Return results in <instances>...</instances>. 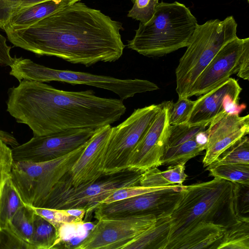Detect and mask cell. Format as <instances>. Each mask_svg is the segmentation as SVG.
I'll list each match as a JSON object with an SVG mask.
<instances>
[{"label":"cell","mask_w":249,"mask_h":249,"mask_svg":"<svg viewBox=\"0 0 249 249\" xmlns=\"http://www.w3.org/2000/svg\"><path fill=\"white\" fill-rule=\"evenodd\" d=\"M34 214L32 207L25 204L18 210L8 223L19 238L30 245L33 233Z\"/></svg>","instance_id":"26"},{"label":"cell","mask_w":249,"mask_h":249,"mask_svg":"<svg viewBox=\"0 0 249 249\" xmlns=\"http://www.w3.org/2000/svg\"><path fill=\"white\" fill-rule=\"evenodd\" d=\"M168 186L144 187L141 185H136L119 188L112 192L109 196L101 202V204H107L115 202L143 194L163 189Z\"/></svg>","instance_id":"33"},{"label":"cell","mask_w":249,"mask_h":249,"mask_svg":"<svg viewBox=\"0 0 249 249\" xmlns=\"http://www.w3.org/2000/svg\"><path fill=\"white\" fill-rule=\"evenodd\" d=\"M210 174L214 178L232 182L249 184V164L231 163L207 167Z\"/></svg>","instance_id":"28"},{"label":"cell","mask_w":249,"mask_h":249,"mask_svg":"<svg viewBox=\"0 0 249 249\" xmlns=\"http://www.w3.org/2000/svg\"><path fill=\"white\" fill-rule=\"evenodd\" d=\"M123 29L121 22L78 1L26 28L4 31L16 47L89 67L122 56Z\"/></svg>","instance_id":"1"},{"label":"cell","mask_w":249,"mask_h":249,"mask_svg":"<svg viewBox=\"0 0 249 249\" xmlns=\"http://www.w3.org/2000/svg\"><path fill=\"white\" fill-rule=\"evenodd\" d=\"M248 46L249 37L240 38L237 36L225 44L196 79L188 97L200 96L237 74L241 56Z\"/></svg>","instance_id":"14"},{"label":"cell","mask_w":249,"mask_h":249,"mask_svg":"<svg viewBox=\"0 0 249 249\" xmlns=\"http://www.w3.org/2000/svg\"><path fill=\"white\" fill-rule=\"evenodd\" d=\"M68 213L83 221V218L86 215V211L79 208H71L66 209Z\"/></svg>","instance_id":"40"},{"label":"cell","mask_w":249,"mask_h":249,"mask_svg":"<svg viewBox=\"0 0 249 249\" xmlns=\"http://www.w3.org/2000/svg\"><path fill=\"white\" fill-rule=\"evenodd\" d=\"M185 163L170 166L165 171H160L157 167L143 172L140 179L141 186L144 187H164L182 184L187 175L185 173Z\"/></svg>","instance_id":"22"},{"label":"cell","mask_w":249,"mask_h":249,"mask_svg":"<svg viewBox=\"0 0 249 249\" xmlns=\"http://www.w3.org/2000/svg\"><path fill=\"white\" fill-rule=\"evenodd\" d=\"M88 142L53 160L14 161L11 179L24 203L32 207H40L53 187L73 165Z\"/></svg>","instance_id":"8"},{"label":"cell","mask_w":249,"mask_h":249,"mask_svg":"<svg viewBox=\"0 0 249 249\" xmlns=\"http://www.w3.org/2000/svg\"><path fill=\"white\" fill-rule=\"evenodd\" d=\"M161 104L135 109L130 116L112 127L106 149L103 172L108 175L128 169L131 155L160 109Z\"/></svg>","instance_id":"9"},{"label":"cell","mask_w":249,"mask_h":249,"mask_svg":"<svg viewBox=\"0 0 249 249\" xmlns=\"http://www.w3.org/2000/svg\"><path fill=\"white\" fill-rule=\"evenodd\" d=\"M22 0H0V28L3 30L16 13Z\"/></svg>","instance_id":"37"},{"label":"cell","mask_w":249,"mask_h":249,"mask_svg":"<svg viewBox=\"0 0 249 249\" xmlns=\"http://www.w3.org/2000/svg\"><path fill=\"white\" fill-rule=\"evenodd\" d=\"M195 101L189 98H178L175 103H172L169 115L171 125L186 123L193 107Z\"/></svg>","instance_id":"32"},{"label":"cell","mask_w":249,"mask_h":249,"mask_svg":"<svg viewBox=\"0 0 249 249\" xmlns=\"http://www.w3.org/2000/svg\"><path fill=\"white\" fill-rule=\"evenodd\" d=\"M11 47L8 45L6 38L0 33V66L10 67L16 56L10 54Z\"/></svg>","instance_id":"38"},{"label":"cell","mask_w":249,"mask_h":249,"mask_svg":"<svg viewBox=\"0 0 249 249\" xmlns=\"http://www.w3.org/2000/svg\"><path fill=\"white\" fill-rule=\"evenodd\" d=\"M226 228L219 224L200 223L180 240L174 249H216Z\"/></svg>","instance_id":"19"},{"label":"cell","mask_w":249,"mask_h":249,"mask_svg":"<svg viewBox=\"0 0 249 249\" xmlns=\"http://www.w3.org/2000/svg\"><path fill=\"white\" fill-rule=\"evenodd\" d=\"M234 183L222 179L185 186L170 214V228L165 249H174L200 223L227 228L238 219L234 204Z\"/></svg>","instance_id":"3"},{"label":"cell","mask_w":249,"mask_h":249,"mask_svg":"<svg viewBox=\"0 0 249 249\" xmlns=\"http://www.w3.org/2000/svg\"><path fill=\"white\" fill-rule=\"evenodd\" d=\"M203 166L207 167L228 148L249 133V115L240 116L224 111L209 124Z\"/></svg>","instance_id":"16"},{"label":"cell","mask_w":249,"mask_h":249,"mask_svg":"<svg viewBox=\"0 0 249 249\" xmlns=\"http://www.w3.org/2000/svg\"><path fill=\"white\" fill-rule=\"evenodd\" d=\"M10 67L9 74L19 82L22 80L40 82L58 81L72 85H86L113 92L122 100L133 97L138 93L159 89L156 84L147 80L121 79L86 72L54 69L22 57H16Z\"/></svg>","instance_id":"6"},{"label":"cell","mask_w":249,"mask_h":249,"mask_svg":"<svg viewBox=\"0 0 249 249\" xmlns=\"http://www.w3.org/2000/svg\"><path fill=\"white\" fill-rule=\"evenodd\" d=\"M24 204L9 178L3 186L0 197V228L5 227L18 210Z\"/></svg>","instance_id":"25"},{"label":"cell","mask_w":249,"mask_h":249,"mask_svg":"<svg viewBox=\"0 0 249 249\" xmlns=\"http://www.w3.org/2000/svg\"><path fill=\"white\" fill-rule=\"evenodd\" d=\"M80 0H50L23 9L10 19L3 28L20 29L26 28L45 17Z\"/></svg>","instance_id":"18"},{"label":"cell","mask_w":249,"mask_h":249,"mask_svg":"<svg viewBox=\"0 0 249 249\" xmlns=\"http://www.w3.org/2000/svg\"><path fill=\"white\" fill-rule=\"evenodd\" d=\"M112 127L108 124L95 130L78 158L60 181L76 186L92 183L104 175V156Z\"/></svg>","instance_id":"15"},{"label":"cell","mask_w":249,"mask_h":249,"mask_svg":"<svg viewBox=\"0 0 249 249\" xmlns=\"http://www.w3.org/2000/svg\"><path fill=\"white\" fill-rule=\"evenodd\" d=\"M207 126L206 125L190 126L186 123L171 125L165 148L177 146L193 139L198 133L206 130Z\"/></svg>","instance_id":"31"},{"label":"cell","mask_w":249,"mask_h":249,"mask_svg":"<svg viewBox=\"0 0 249 249\" xmlns=\"http://www.w3.org/2000/svg\"><path fill=\"white\" fill-rule=\"evenodd\" d=\"M0 249H33L31 245L19 238L8 224L0 228Z\"/></svg>","instance_id":"36"},{"label":"cell","mask_w":249,"mask_h":249,"mask_svg":"<svg viewBox=\"0 0 249 249\" xmlns=\"http://www.w3.org/2000/svg\"><path fill=\"white\" fill-rule=\"evenodd\" d=\"M7 111L27 125L34 137L67 130H96L118 121L126 108L121 99L101 97L92 90L71 91L34 81L22 80L8 89Z\"/></svg>","instance_id":"2"},{"label":"cell","mask_w":249,"mask_h":249,"mask_svg":"<svg viewBox=\"0 0 249 249\" xmlns=\"http://www.w3.org/2000/svg\"><path fill=\"white\" fill-rule=\"evenodd\" d=\"M143 172L127 169L108 175L104 174L96 181L73 186L59 181L53 187L40 207L56 209L79 208L86 215L92 212L115 190L140 185Z\"/></svg>","instance_id":"7"},{"label":"cell","mask_w":249,"mask_h":249,"mask_svg":"<svg viewBox=\"0 0 249 249\" xmlns=\"http://www.w3.org/2000/svg\"><path fill=\"white\" fill-rule=\"evenodd\" d=\"M98 221L76 249H124L150 228L157 217L152 214L95 215Z\"/></svg>","instance_id":"10"},{"label":"cell","mask_w":249,"mask_h":249,"mask_svg":"<svg viewBox=\"0 0 249 249\" xmlns=\"http://www.w3.org/2000/svg\"><path fill=\"white\" fill-rule=\"evenodd\" d=\"M48 0H22L21 2L16 13L23 9L27 8L36 4Z\"/></svg>","instance_id":"41"},{"label":"cell","mask_w":249,"mask_h":249,"mask_svg":"<svg viewBox=\"0 0 249 249\" xmlns=\"http://www.w3.org/2000/svg\"><path fill=\"white\" fill-rule=\"evenodd\" d=\"M16 143L12 135L0 130V197L6 181L11 178L14 161L12 149L7 144L12 146Z\"/></svg>","instance_id":"29"},{"label":"cell","mask_w":249,"mask_h":249,"mask_svg":"<svg viewBox=\"0 0 249 249\" xmlns=\"http://www.w3.org/2000/svg\"><path fill=\"white\" fill-rule=\"evenodd\" d=\"M173 101L161 103L160 110L134 149L128 169L144 172L161 165V159L169 138V111Z\"/></svg>","instance_id":"13"},{"label":"cell","mask_w":249,"mask_h":249,"mask_svg":"<svg viewBox=\"0 0 249 249\" xmlns=\"http://www.w3.org/2000/svg\"><path fill=\"white\" fill-rule=\"evenodd\" d=\"M170 228V215L158 218L150 228L129 243L124 249H165Z\"/></svg>","instance_id":"21"},{"label":"cell","mask_w":249,"mask_h":249,"mask_svg":"<svg viewBox=\"0 0 249 249\" xmlns=\"http://www.w3.org/2000/svg\"><path fill=\"white\" fill-rule=\"evenodd\" d=\"M197 24L184 4L161 1L148 21L140 23L127 47L145 56H162L187 47Z\"/></svg>","instance_id":"4"},{"label":"cell","mask_w":249,"mask_h":249,"mask_svg":"<svg viewBox=\"0 0 249 249\" xmlns=\"http://www.w3.org/2000/svg\"><path fill=\"white\" fill-rule=\"evenodd\" d=\"M34 212L52 224L61 239L62 229L68 225H79L83 221L69 214L66 209H56L31 206Z\"/></svg>","instance_id":"30"},{"label":"cell","mask_w":249,"mask_h":249,"mask_svg":"<svg viewBox=\"0 0 249 249\" xmlns=\"http://www.w3.org/2000/svg\"><path fill=\"white\" fill-rule=\"evenodd\" d=\"M231 163L249 164V139L247 136L233 143L207 167Z\"/></svg>","instance_id":"27"},{"label":"cell","mask_w":249,"mask_h":249,"mask_svg":"<svg viewBox=\"0 0 249 249\" xmlns=\"http://www.w3.org/2000/svg\"><path fill=\"white\" fill-rule=\"evenodd\" d=\"M61 241L54 227L35 213L33 233L30 242L33 249H54Z\"/></svg>","instance_id":"23"},{"label":"cell","mask_w":249,"mask_h":249,"mask_svg":"<svg viewBox=\"0 0 249 249\" xmlns=\"http://www.w3.org/2000/svg\"><path fill=\"white\" fill-rule=\"evenodd\" d=\"M233 16L197 24L175 70L178 98H189L194 82L221 48L237 36Z\"/></svg>","instance_id":"5"},{"label":"cell","mask_w":249,"mask_h":249,"mask_svg":"<svg viewBox=\"0 0 249 249\" xmlns=\"http://www.w3.org/2000/svg\"><path fill=\"white\" fill-rule=\"evenodd\" d=\"M234 183L236 216L238 219H249V184Z\"/></svg>","instance_id":"35"},{"label":"cell","mask_w":249,"mask_h":249,"mask_svg":"<svg viewBox=\"0 0 249 249\" xmlns=\"http://www.w3.org/2000/svg\"><path fill=\"white\" fill-rule=\"evenodd\" d=\"M95 130L76 128L46 136L33 137L12 149L14 161L43 162L65 156L87 143Z\"/></svg>","instance_id":"11"},{"label":"cell","mask_w":249,"mask_h":249,"mask_svg":"<svg viewBox=\"0 0 249 249\" xmlns=\"http://www.w3.org/2000/svg\"><path fill=\"white\" fill-rule=\"evenodd\" d=\"M248 2H249V0H246Z\"/></svg>","instance_id":"42"},{"label":"cell","mask_w":249,"mask_h":249,"mask_svg":"<svg viewBox=\"0 0 249 249\" xmlns=\"http://www.w3.org/2000/svg\"><path fill=\"white\" fill-rule=\"evenodd\" d=\"M159 0H132L133 5L127 17L144 23L152 17Z\"/></svg>","instance_id":"34"},{"label":"cell","mask_w":249,"mask_h":249,"mask_svg":"<svg viewBox=\"0 0 249 249\" xmlns=\"http://www.w3.org/2000/svg\"><path fill=\"white\" fill-rule=\"evenodd\" d=\"M216 249H249V219H239L227 227Z\"/></svg>","instance_id":"24"},{"label":"cell","mask_w":249,"mask_h":249,"mask_svg":"<svg viewBox=\"0 0 249 249\" xmlns=\"http://www.w3.org/2000/svg\"><path fill=\"white\" fill-rule=\"evenodd\" d=\"M185 186L166 188L107 203L94 210L95 216L108 214H152L158 218L170 214L181 196Z\"/></svg>","instance_id":"12"},{"label":"cell","mask_w":249,"mask_h":249,"mask_svg":"<svg viewBox=\"0 0 249 249\" xmlns=\"http://www.w3.org/2000/svg\"><path fill=\"white\" fill-rule=\"evenodd\" d=\"M242 88L237 81L230 78L195 101L193 107L186 124L190 126L209 125L223 112L224 102L230 96L239 101Z\"/></svg>","instance_id":"17"},{"label":"cell","mask_w":249,"mask_h":249,"mask_svg":"<svg viewBox=\"0 0 249 249\" xmlns=\"http://www.w3.org/2000/svg\"><path fill=\"white\" fill-rule=\"evenodd\" d=\"M208 141L206 130L198 133L193 139L179 145L165 148L161 159V165H175L186 163L205 150Z\"/></svg>","instance_id":"20"},{"label":"cell","mask_w":249,"mask_h":249,"mask_svg":"<svg viewBox=\"0 0 249 249\" xmlns=\"http://www.w3.org/2000/svg\"><path fill=\"white\" fill-rule=\"evenodd\" d=\"M236 75L244 80H249V46L245 48L241 56L239 68Z\"/></svg>","instance_id":"39"}]
</instances>
